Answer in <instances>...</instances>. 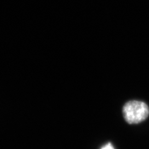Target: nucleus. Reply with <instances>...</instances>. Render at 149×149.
Here are the masks:
<instances>
[{
    "instance_id": "obj_1",
    "label": "nucleus",
    "mask_w": 149,
    "mask_h": 149,
    "mask_svg": "<svg viewBox=\"0 0 149 149\" xmlns=\"http://www.w3.org/2000/svg\"><path fill=\"white\" fill-rule=\"evenodd\" d=\"M124 119L130 124H139L149 116V107L144 101L130 100L125 103L123 109Z\"/></svg>"
},
{
    "instance_id": "obj_2",
    "label": "nucleus",
    "mask_w": 149,
    "mask_h": 149,
    "mask_svg": "<svg viewBox=\"0 0 149 149\" xmlns=\"http://www.w3.org/2000/svg\"><path fill=\"white\" fill-rule=\"evenodd\" d=\"M101 149H114V148L111 143H108L102 147Z\"/></svg>"
}]
</instances>
